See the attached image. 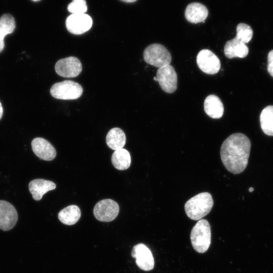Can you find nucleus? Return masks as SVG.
<instances>
[{"label":"nucleus","mask_w":273,"mask_h":273,"mask_svg":"<svg viewBox=\"0 0 273 273\" xmlns=\"http://www.w3.org/2000/svg\"><path fill=\"white\" fill-rule=\"evenodd\" d=\"M67 9L72 14H84L87 7L85 0H73L69 4Z\"/></svg>","instance_id":"24"},{"label":"nucleus","mask_w":273,"mask_h":273,"mask_svg":"<svg viewBox=\"0 0 273 273\" xmlns=\"http://www.w3.org/2000/svg\"><path fill=\"white\" fill-rule=\"evenodd\" d=\"M260 123L263 132L269 136H273V106L265 107L260 115Z\"/></svg>","instance_id":"22"},{"label":"nucleus","mask_w":273,"mask_h":273,"mask_svg":"<svg viewBox=\"0 0 273 273\" xmlns=\"http://www.w3.org/2000/svg\"><path fill=\"white\" fill-rule=\"evenodd\" d=\"M111 161L115 168L118 170H124L130 166V155L127 150L122 148L113 152Z\"/></svg>","instance_id":"21"},{"label":"nucleus","mask_w":273,"mask_h":273,"mask_svg":"<svg viewBox=\"0 0 273 273\" xmlns=\"http://www.w3.org/2000/svg\"><path fill=\"white\" fill-rule=\"evenodd\" d=\"M93 24L92 18L86 14H72L66 20L69 32L74 34H81L89 30Z\"/></svg>","instance_id":"10"},{"label":"nucleus","mask_w":273,"mask_h":273,"mask_svg":"<svg viewBox=\"0 0 273 273\" xmlns=\"http://www.w3.org/2000/svg\"><path fill=\"white\" fill-rule=\"evenodd\" d=\"M32 149L34 154L40 159L51 161L56 156V151L52 144L42 138H36L31 142Z\"/></svg>","instance_id":"13"},{"label":"nucleus","mask_w":273,"mask_h":273,"mask_svg":"<svg viewBox=\"0 0 273 273\" xmlns=\"http://www.w3.org/2000/svg\"><path fill=\"white\" fill-rule=\"evenodd\" d=\"M251 142L241 133L230 135L223 142L220 149L222 162L226 169L234 174H239L246 169L250 155Z\"/></svg>","instance_id":"1"},{"label":"nucleus","mask_w":273,"mask_h":273,"mask_svg":"<svg viewBox=\"0 0 273 273\" xmlns=\"http://www.w3.org/2000/svg\"><path fill=\"white\" fill-rule=\"evenodd\" d=\"M191 242L194 250L198 253L205 252L211 243V229L209 222L199 220L191 230Z\"/></svg>","instance_id":"3"},{"label":"nucleus","mask_w":273,"mask_h":273,"mask_svg":"<svg viewBox=\"0 0 273 273\" xmlns=\"http://www.w3.org/2000/svg\"><path fill=\"white\" fill-rule=\"evenodd\" d=\"M145 61L156 67L170 65L171 56L168 50L163 45L153 43L148 46L143 53Z\"/></svg>","instance_id":"4"},{"label":"nucleus","mask_w":273,"mask_h":273,"mask_svg":"<svg viewBox=\"0 0 273 273\" xmlns=\"http://www.w3.org/2000/svg\"><path fill=\"white\" fill-rule=\"evenodd\" d=\"M80 216V208L75 205H71L63 208L58 214L59 220L63 224L69 225L76 223Z\"/></svg>","instance_id":"19"},{"label":"nucleus","mask_w":273,"mask_h":273,"mask_svg":"<svg viewBox=\"0 0 273 273\" xmlns=\"http://www.w3.org/2000/svg\"><path fill=\"white\" fill-rule=\"evenodd\" d=\"M213 200L208 192L200 193L190 199L185 205L187 216L194 220H199L207 215L213 206Z\"/></svg>","instance_id":"2"},{"label":"nucleus","mask_w":273,"mask_h":273,"mask_svg":"<svg viewBox=\"0 0 273 273\" xmlns=\"http://www.w3.org/2000/svg\"><path fill=\"white\" fill-rule=\"evenodd\" d=\"M199 68L208 74L217 73L220 68V62L217 56L209 50L200 51L197 56Z\"/></svg>","instance_id":"8"},{"label":"nucleus","mask_w":273,"mask_h":273,"mask_svg":"<svg viewBox=\"0 0 273 273\" xmlns=\"http://www.w3.org/2000/svg\"><path fill=\"white\" fill-rule=\"evenodd\" d=\"M121 1H123L124 2H126V3H132V2H134L136 1V0H121Z\"/></svg>","instance_id":"27"},{"label":"nucleus","mask_w":273,"mask_h":273,"mask_svg":"<svg viewBox=\"0 0 273 273\" xmlns=\"http://www.w3.org/2000/svg\"><path fill=\"white\" fill-rule=\"evenodd\" d=\"M56 184L52 181L43 179H35L29 184V190L33 198L36 201L40 200L43 195L49 191L54 190Z\"/></svg>","instance_id":"15"},{"label":"nucleus","mask_w":273,"mask_h":273,"mask_svg":"<svg viewBox=\"0 0 273 273\" xmlns=\"http://www.w3.org/2000/svg\"><path fill=\"white\" fill-rule=\"evenodd\" d=\"M108 146L113 150L123 148L126 143V136L124 131L118 127L111 129L106 136Z\"/></svg>","instance_id":"18"},{"label":"nucleus","mask_w":273,"mask_h":273,"mask_svg":"<svg viewBox=\"0 0 273 273\" xmlns=\"http://www.w3.org/2000/svg\"><path fill=\"white\" fill-rule=\"evenodd\" d=\"M119 207L115 201L106 199L98 202L94 207L93 212L96 218L102 222H110L118 215Z\"/></svg>","instance_id":"6"},{"label":"nucleus","mask_w":273,"mask_h":273,"mask_svg":"<svg viewBox=\"0 0 273 273\" xmlns=\"http://www.w3.org/2000/svg\"><path fill=\"white\" fill-rule=\"evenodd\" d=\"M208 14L207 8L199 3H192L187 7L185 15L186 19L192 23L204 22Z\"/></svg>","instance_id":"14"},{"label":"nucleus","mask_w":273,"mask_h":273,"mask_svg":"<svg viewBox=\"0 0 273 273\" xmlns=\"http://www.w3.org/2000/svg\"><path fill=\"white\" fill-rule=\"evenodd\" d=\"M254 191V189L253 188H250L249 189V191L250 192H252Z\"/></svg>","instance_id":"28"},{"label":"nucleus","mask_w":273,"mask_h":273,"mask_svg":"<svg viewBox=\"0 0 273 273\" xmlns=\"http://www.w3.org/2000/svg\"><path fill=\"white\" fill-rule=\"evenodd\" d=\"M18 220V213L14 206L9 202L0 200V229L11 230Z\"/></svg>","instance_id":"12"},{"label":"nucleus","mask_w":273,"mask_h":273,"mask_svg":"<svg viewBox=\"0 0 273 273\" xmlns=\"http://www.w3.org/2000/svg\"><path fill=\"white\" fill-rule=\"evenodd\" d=\"M248 52L249 49L246 44L235 37L228 41L224 47V55L229 59L236 57L244 58L247 56Z\"/></svg>","instance_id":"16"},{"label":"nucleus","mask_w":273,"mask_h":273,"mask_svg":"<svg viewBox=\"0 0 273 273\" xmlns=\"http://www.w3.org/2000/svg\"><path fill=\"white\" fill-rule=\"evenodd\" d=\"M131 256L136 259L137 266L145 271L152 270L154 267V259L150 249L145 244L139 243L133 246Z\"/></svg>","instance_id":"11"},{"label":"nucleus","mask_w":273,"mask_h":273,"mask_svg":"<svg viewBox=\"0 0 273 273\" xmlns=\"http://www.w3.org/2000/svg\"><path fill=\"white\" fill-rule=\"evenodd\" d=\"M204 109L205 113L212 118H220L223 114V104L220 99L214 95H209L206 98Z\"/></svg>","instance_id":"17"},{"label":"nucleus","mask_w":273,"mask_h":273,"mask_svg":"<svg viewBox=\"0 0 273 273\" xmlns=\"http://www.w3.org/2000/svg\"><path fill=\"white\" fill-rule=\"evenodd\" d=\"M156 78L161 88L167 93L174 92L177 87V77L173 67L167 65L158 68Z\"/></svg>","instance_id":"7"},{"label":"nucleus","mask_w":273,"mask_h":273,"mask_svg":"<svg viewBox=\"0 0 273 273\" xmlns=\"http://www.w3.org/2000/svg\"><path fill=\"white\" fill-rule=\"evenodd\" d=\"M16 27L15 20L10 14H4L0 18V53L5 47V36L12 33Z\"/></svg>","instance_id":"20"},{"label":"nucleus","mask_w":273,"mask_h":273,"mask_svg":"<svg viewBox=\"0 0 273 273\" xmlns=\"http://www.w3.org/2000/svg\"><path fill=\"white\" fill-rule=\"evenodd\" d=\"M154 79L155 81H157L156 77H154Z\"/></svg>","instance_id":"29"},{"label":"nucleus","mask_w":273,"mask_h":273,"mask_svg":"<svg viewBox=\"0 0 273 273\" xmlns=\"http://www.w3.org/2000/svg\"><path fill=\"white\" fill-rule=\"evenodd\" d=\"M3 114V108L1 103L0 102V119L2 118Z\"/></svg>","instance_id":"26"},{"label":"nucleus","mask_w":273,"mask_h":273,"mask_svg":"<svg viewBox=\"0 0 273 273\" xmlns=\"http://www.w3.org/2000/svg\"><path fill=\"white\" fill-rule=\"evenodd\" d=\"M56 73L64 77H75L82 71V65L78 59L69 57L59 60L55 66Z\"/></svg>","instance_id":"9"},{"label":"nucleus","mask_w":273,"mask_h":273,"mask_svg":"<svg viewBox=\"0 0 273 273\" xmlns=\"http://www.w3.org/2000/svg\"><path fill=\"white\" fill-rule=\"evenodd\" d=\"M32 1H34V2H37V1H40V0H32Z\"/></svg>","instance_id":"30"},{"label":"nucleus","mask_w":273,"mask_h":273,"mask_svg":"<svg viewBox=\"0 0 273 273\" xmlns=\"http://www.w3.org/2000/svg\"><path fill=\"white\" fill-rule=\"evenodd\" d=\"M83 93L82 86L72 80H64L53 84L50 94L56 99L61 100H75L79 98Z\"/></svg>","instance_id":"5"},{"label":"nucleus","mask_w":273,"mask_h":273,"mask_svg":"<svg viewBox=\"0 0 273 273\" xmlns=\"http://www.w3.org/2000/svg\"><path fill=\"white\" fill-rule=\"evenodd\" d=\"M267 62V71L273 77V50H271L268 54Z\"/></svg>","instance_id":"25"},{"label":"nucleus","mask_w":273,"mask_h":273,"mask_svg":"<svg viewBox=\"0 0 273 273\" xmlns=\"http://www.w3.org/2000/svg\"><path fill=\"white\" fill-rule=\"evenodd\" d=\"M236 39L246 44L252 39L253 30L251 27L247 24L240 23L236 28Z\"/></svg>","instance_id":"23"}]
</instances>
